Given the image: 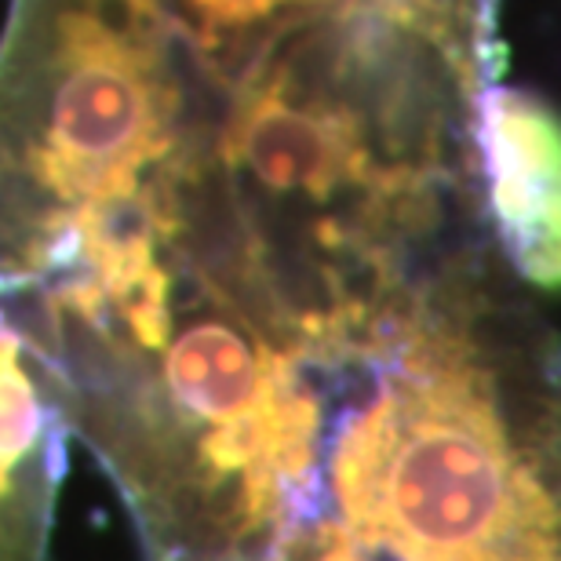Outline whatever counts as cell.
<instances>
[{
    "instance_id": "3",
    "label": "cell",
    "mask_w": 561,
    "mask_h": 561,
    "mask_svg": "<svg viewBox=\"0 0 561 561\" xmlns=\"http://www.w3.org/2000/svg\"><path fill=\"white\" fill-rule=\"evenodd\" d=\"M70 431L59 365L0 299V561H48Z\"/></svg>"
},
{
    "instance_id": "4",
    "label": "cell",
    "mask_w": 561,
    "mask_h": 561,
    "mask_svg": "<svg viewBox=\"0 0 561 561\" xmlns=\"http://www.w3.org/2000/svg\"><path fill=\"white\" fill-rule=\"evenodd\" d=\"M172 11V19L186 30V37L201 51L219 55L233 37L255 33L263 26H288L291 19H302L332 0H161Z\"/></svg>"
},
{
    "instance_id": "2",
    "label": "cell",
    "mask_w": 561,
    "mask_h": 561,
    "mask_svg": "<svg viewBox=\"0 0 561 561\" xmlns=\"http://www.w3.org/2000/svg\"><path fill=\"white\" fill-rule=\"evenodd\" d=\"M474 146L507 263L561 296V114L529 88L489 81L474 99Z\"/></svg>"
},
{
    "instance_id": "1",
    "label": "cell",
    "mask_w": 561,
    "mask_h": 561,
    "mask_svg": "<svg viewBox=\"0 0 561 561\" xmlns=\"http://www.w3.org/2000/svg\"><path fill=\"white\" fill-rule=\"evenodd\" d=\"M161 0H11L0 33V296L197 142Z\"/></svg>"
}]
</instances>
